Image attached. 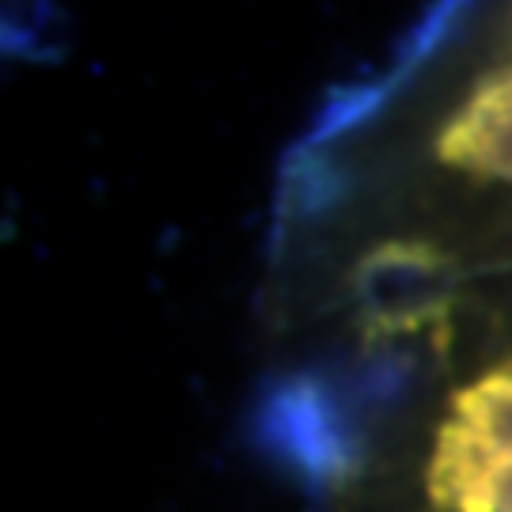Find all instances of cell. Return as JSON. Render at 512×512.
<instances>
[{
    "instance_id": "1",
    "label": "cell",
    "mask_w": 512,
    "mask_h": 512,
    "mask_svg": "<svg viewBox=\"0 0 512 512\" xmlns=\"http://www.w3.org/2000/svg\"><path fill=\"white\" fill-rule=\"evenodd\" d=\"M505 293L512 4H452L289 152L262 319L300 357H334Z\"/></svg>"
},
{
    "instance_id": "2",
    "label": "cell",
    "mask_w": 512,
    "mask_h": 512,
    "mask_svg": "<svg viewBox=\"0 0 512 512\" xmlns=\"http://www.w3.org/2000/svg\"><path fill=\"white\" fill-rule=\"evenodd\" d=\"M300 365L277 421L323 512H512V293Z\"/></svg>"
}]
</instances>
